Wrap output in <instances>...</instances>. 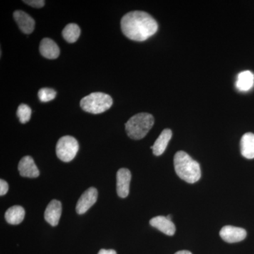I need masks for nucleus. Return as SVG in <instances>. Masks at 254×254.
<instances>
[{
	"instance_id": "1",
	"label": "nucleus",
	"mask_w": 254,
	"mask_h": 254,
	"mask_svg": "<svg viewBox=\"0 0 254 254\" xmlns=\"http://www.w3.org/2000/svg\"><path fill=\"white\" fill-rule=\"evenodd\" d=\"M121 28L125 36L132 41H146L158 31L156 21L148 13L141 11L127 13L121 20Z\"/></svg>"
},
{
	"instance_id": "2",
	"label": "nucleus",
	"mask_w": 254,
	"mask_h": 254,
	"mask_svg": "<svg viewBox=\"0 0 254 254\" xmlns=\"http://www.w3.org/2000/svg\"><path fill=\"white\" fill-rule=\"evenodd\" d=\"M174 165L177 176L187 183H195L201 177L199 163L186 152H177L174 158Z\"/></svg>"
},
{
	"instance_id": "3",
	"label": "nucleus",
	"mask_w": 254,
	"mask_h": 254,
	"mask_svg": "<svg viewBox=\"0 0 254 254\" xmlns=\"http://www.w3.org/2000/svg\"><path fill=\"white\" fill-rule=\"evenodd\" d=\"M154 125L153 115L148 113H138L133 115L125 124L128 137L134 140L144 138Z\"/></svg>"
},
{
	"instance_id": "4",
	"label": "nucleus",
	"mask_w": 254,
	"mask_h": 254,
	"mask_svg": "<svg viewBox=\"0 0 254 254\" xmlns=\"http://www.w3.org/2000/svg\"><path fill=\"white\" fill-rule=\"evenodd\" d=\"M113 103V99L109 95L96 92L82 98L80 105L85 112L97 115L109 110Z\"/></svg>"
},
{
	"instance_id": "5",
	"label": "nucleus",
	"mask_w": 254,
	"mask_h": 254,
	"mask_svg": "<svg viewBox=\"0 0 254 254\" xmlns=\"http://www.w3.org/2000/svg\"><path fill=\"white\" fill-rule=\"evenodd\" d=\"M79 145L77 140L71 136L62 137L56 145L57 156L62 161L68 163L73 160L77 154Z\"/></svg>"
},
{
	"instance_id": "6",
	"label": "nucleus",
	"mask_w": 254,
	"mask_h": 254,
	"mask_svg": "<svg viewBox=\"0 0 254 254\" xmlns=\"http://www.w3.org/2000/svg\"><path fill=\"white\" fill-rule=\"evenodd\" d=\"M98 195V190L94 187L88 189L78 200L76 206V213L79 215L86 213L97 201Z\"/></svg>"
},
{
	"instance_id": "7",
	"label": "nucleus",
	"mask_w": 254,
	"mask_h": 254,
	"mask_svg": "<svg viewBox=\"0 0 254 254\" xmlns=\"http://www.w3.org/2000/svg\"><path fill=\"white\" fill-rule=\"evenodd\" d=\"M247 235V231L245 229L230 225L222 227L220 232V236L227 243L240 242L245 240Z\"/></svg>"
},
{
	"instance_id": "8",
	"label": "nucleus",
	"mask_w": 254,
	"mask_h": 254,
	"mask_svg": "<svg viewBox=\"0 0 254 254\" xmlns=\"http://www.w3.org/2000/svg\"><path fill=\"white\" fill-rule=\"evenodd\" d=\"M131 172L127 168H121L117 173V192L119 196L126 198L129 193Z\"/></svg>"
},
{
	"instance_id": "9",
	"label": "nucleus",
	"mask_w": 254,
	"mask_h": 254,
	"mask_svg": "<svg viewBox=\"0 0 254 254\" xmlns=\"http://www.w3.org/2000/svg\"><path fill=\"white\" fill-rule=\"evenodd\" d=\"M18 169L21 177L36 178L40 175L39 170L37 168L34 160L28 155L23 157L20 160Z\"/></svg>"
},
{
	"instance_id": "10",
	"label": "nucleus",
	"mask_w": 254,
	"mask_h": 254,
	"mask_svg": "<svg viewBox=\"0 0 254 254\" xmlns=\"http://www.w3.org/2000/svg\"><path fill=\"white\" fill-rule=\"evenodd\" d=\"M14 18L17 23L18 28L26 34H31L34 31V19L21 10H16L14 12Z\"/></svg>"
},
{
	"instance_id": "11",
	"label": "nucleus",
	"mask_w": 254,
	"mask_h": 254,
	"mask_svg": "<svg viewBox=\"0 0 254 254\" xmlns=\"http://www.w3.org/2000/svg\"><path fill=\"white\" fill-rule=\"evenodd\" d=\"M62 210L61 202L58 200H51L45 211V220L52 226H57L60 222Z\"/></svg>"
},
{
	"instance_id": "12",
	"label": "nucleus",
	"mask_w": 254,
	"mask_h": 254,
	"mask_svg": "<svg viewBox=\"0 0 254 254\" xmlns=\"http://www.w3.org/2000/svg\"><path fill=\"white\" fill-rule=\"evenodd\" d=\"M150 225L168 236H173L176 232L175 224L167 217H154L150 220Z\"/></svg>"
},
{
	"instance_id": "13",
	"label": "nucleus",
	"mask_w": 254,
	"mask_h": 254,
	"mask_svg": "<svg viewBox=\"0 0 254 254\" xmlns=\"http://www.w3.org/2000/svg\"><path fill=\"white\" fill-rule=\"evenodd\" d=\"M39 49L42 56L49 60L57 59L60 53V48L56 43L48 38L42 40Z\"/></svg>"
},
{
	"instance_id": "14",
	"label": "nucleus",
	"mask_w": 254,
	"mask_h": 254,
	"mask_svg": "<svg viewBox=\"0 0 254 254\" xmlns=\"http://www.w3.org/2000/svg\"><path fill=\"white\" fill-rule=\"evenodd\" d=\"M172 136H173V131L171 130L169 128L164 129L157 138L153 146L150 147V148L153 150V154L156 156L163 154L166 150Z\"/></svg>"
},
{
	"instance_id": "15",
	"label": "nucleus",
	"mask_w": 254,
	"mask_h": 254,
	"mask_svg": "<svg viewBox=\"0 0 254 254\" xmlns=\"http://www.w3.org/2000/svg\"><path fill=\"white\" fill-rule=\"evenodd\" d=\"M241 153L245 158H254V134L246 133L242 137L240 142Z\"/></svg>"
},
{
	"instance_id": "16",
	"label": "nucleus",
	"mask_w": 254,
	"mask_h": 254,
	"mask_svg": "<svg viewBox=\"0 0 254 254\" xmlns=\"http://www.w3.org/2000/svg\"><path fill=\"white\" fill-rule=\"evenodd\" d=\"M25 217V210L20 205H14L8 209L5 213L4 218L10 225H18L22 222Z\"/></svg>"
},
{
	"instance_id": "17",
	"label": "nucleus",
	"mask_w": 254,
	"mask_h": 254,
	"mask_svg": "<svg viewBox=\"0 0 254 254\" xmlns=\"http://www.w3.org/2000/svg\"><path fill=\"white\" fill-rule=\"evenodd\" d=\"M254 74L250 71H244L238 75L236 86L241 91H248L253 88Z\"/></svg>"
},
{
	"instance_id": "18",
	"label": "nucleus",
	"mask_w": 254,
	"mask_h": 254,
	"mask_svg": "<svg viewBox=\"0 0 254 254\" xmlns=\"http://www.w3.org/2000/svg\"><path fill=\"white\" fill-rule=\"evenodd\" d=\"M81 34V29L77 24L69 23L66 25L63 31L64 39L69 43H73L76 42Z\"/></svg>"
},
{
	"instance_id": "19",
	"label": "nucleus",
	"mask_w": 254,
	"mask_h": 254,
	"mask_svg": "<svg viewBox=\"0 0 254 254\" xmlns=\"http://www.w3.org/2000/svg\"><path fill=\"white\" fill-rule=\"evenodd\" d=\"M32 110L28 105L21 104L18 106L16 115H17L20 123L22 124L27 123L31 120Z\"/></svg>"
},
{
	"instance_id": "20",
	"label": "nucleus",
	"mask_w": 254,
	"mask_h": 254,
	"mask_svg": "<svg viewBox=\"0 0 254 254\" xmlns=\"http://www.w3.org/2000/svg\"><path fill=\"white\" fill-rule=\"evenodd\" d=\"M38 98L43 103L51 101L56 97L57 93L54 89L49 88H43L38 91Z\"/></svg>"
},
{
	"instance_id": "21",
	"label": "nucleus",
	"mask_w": 254,
	"mask_h": 254,
	"mask_svg": "<svg viewBox=\"0 0 254 254\" xmlns=\"http://www.w3.org/2000/svg\"><path fill=\"white\" fill-rule=\"evenodd\" d=\"M23 2L34 8H42L44 6L46 1L44 0H30V1L26 0V1H23Z\"/></svg>"
},
{
	"instance_id": "22",
	"label": "nucleus",
	"mask_w": 254,
	"mask_h": 254,
	"mask_svg": "<svg viewBox=\"0 0 254 254\" xmlns=\"http://www.w3.org/2000/svg\"><path fill=\"white\" fill-rule=\"evenodd\" d=\"M9 190V185L4 180H0V195L6 194Z\"/></svg>"
},
{
	"instance_id": "23",
	"label": "nucleus",
	"mask_w": 254,
	"mask_h": 254,
	"mask_svg": "<svg viewBox=\"0 0 254 254\" xmlns=\"http://www.w3.org/2000/svg\"><path fill=\"white\" fill-rule=\"evenodd\" d=\"M98 254H117V252L113 250H101L98 252Z\"/></svg>"
},
{
	"instance_id": "24",
	"label": "nucleus",
	"mask_w": 254,
	"mask_h": 254,
	"mask_svg": "<svg viewBox=\"0 0 254 254\" xmlns=\"http://www.w3.org/2000/svg\"><path fill=\"white\" fill-rule=\"evenodd\" d=\"M175 254H192L189 251H180V252H177Z\"/></svg>"
},
{
	"instance_id": "25",
	"label": "nucleus",
	"mask_w": 254,
	"mask_h": 254,
	"mask_svg": "<svg viewBox=\"0 0 254 254\" xmlns=\"http://www.w3.org/2000/svg\"><path fill=\"white\" fill-rule=\"evenodd\" d=\"M167 218H168L169 219V220H172V215H168V216H167Z\"/></svg>"
}]
</instances>
